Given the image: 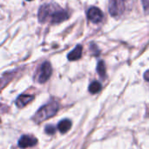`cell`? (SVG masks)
<instances>
[{
    "label": "cell",
    "instance_id": "cell-1",
    "mask_svg": "<svg viewBox=\"0 0 149 149\" xmlns=\"http://www.w3.org/2000/svg\"><path fill=\"white\" fill-rule=\"evenodd\" d=\"M68 17L69 15L65 10L50 4L43 5L38 11V19L40 22H45L50 19L52 23L57 24L66 20Z\"/></svg>",
    "mask_w": 149,
    "mask_h": 149
},
{
    "label": "cell",
    "instance_id": "cell-2",
    "mask_svg": "<svg viewBox=\"0 0 149 149\" xmlns=\"http://www.w3.org/2000/svg\"><path fill=\"white\" fill-rule=\"evenodd\" d=\"M58 104L55 101H52L49 104L41 107L37 112L33 119L37 124L41 123V122L52 118V116H54L56 114V112H58Z\"/></svg>",
    "mask_w": 149,
    "mask_h": 149
},
{
    "label": "cell",
    "instance_id": "cell-3",
    "mask_svg": "<svg viewBox=\"0 0 149 149\" xmlns=\"http://www.w3.org/2000/svg\"><path fill=\"white\" fill-rule=\"evenodd\" d=\"M52 68L50 62L45 61L41 65L39 72H38V82L41 83H45L50 78V76H52Z\"/></svg>",
    "mask_w": 149,
    "mask_h": 149
},
{
    "label": "cell",
    "instance_id": "cell-4",
    "mask_svg": "<svg viewBox=\"0 0 149 149\" xmlns=\"http://www.w3.org/2000/svg\"><path fill=\"white\" fill-rule=\"evenodd\" d=\"M123 0H109V12L113 17L120 16L124 11Z\"/></svg>",
    "mask_w": 149,
    "mask_h": 149
},
{
    "label": "cell",
    "instance_id": "cell-5",
    "mask_svg": "<svg viewBox=\"0 0 149 149\" xmlns=\"http://www.w3.org/2000/svg\"><path fill=\"white\" fill-rule=\"evenodd\" d=\"M88 19L95 24H98L103 19V13L98 7H91L87 11Z\"/></svg>",
    "mask_w": 149,
    "mask_h": 149
},
{
    "label": "cell",
    "instance_id": "cell-6",
    "mask_svg": "<svg viewBox=\"0 0 149 149\" xmlns=\"http://www.w3.org/2000/svg\"><path fill=\"white\" fill-rule=\"evenodd\" d=\"M38 143V141L36 138L29 135H23L19 141H18V147L21 148H26L35 146Z\"/></svg>",
    "mask_w": 149,
    "mask_h": 149
},
{
    "label": "cell",
    "instance_id": "cell-7",
    "mask_svg": "<svg viewBox=\"0 0 149 149\" xmlns=\"http://www.w3.org/2000/svg\"><path fill=\"white\" fill-rule=\"evenodd\" d=\"M34 99V97L31 95H21L16 100V105L18 108H23L28 104H30Z\"/></svg>",
    "mask_w": 149,
    "mask_h": 149
},
{
    "label": "cell",
    "instance_id": "cell-8",
    "mask_svg": "<svg viewBox=\"0 0 149 149\" xmlns=\"http://www.w3.org/2000/svg\"><path fill=\"white\" fill-rule=\"evenodd\" d=\"M82 55V47L80 45H78L72 52H70L67 55V58L69 61H77L79 60Z\"/></svg>",
    "mask_w": 149,
    "mask_h": 149
},
{
    "label": "cell",
    "instance_id": "cell-9",
    "mask_svg": "<svg viewBox=\"0 0 149 149\" xmlns=\"http://www.w3.org/2000/svg\"><path fill=\"white\" fill-rule=\"evenodd\" d=\"M72 126V122L69 119H63L58 125V129L61 133H65L70 130Z\"/></svg>",
    "mask_w": 149,
    "mask_h": 149
},
{
    "label": "cell",
    "instance_id": "cell-10",
    "mask_svg": "<svg viewBox=\"0 0 149 149\" xmlns=\"http://www.w3.org/2000/svg\"><path fill=\"white\" fill-rule=\"evenodd\" d=\"M97 71H98V74L101 77H103V78L106 77V75H107V68H106V64H105L104 61H100L98 62Z\"/></svg>",
    "mask_w": 149,
    "mask_h": 149
},
{
    "label": "cell",
    "instance_id": "cell-11",
    "mask_svg": "<svg viewBox=\"0 0 149 149\" xmlns=\"http://www.w3.org/2000/svg\"><path fill=\"white\" fill-rule=\"evenodd\" d=\"M88 90L92 94H96V93H98V92H100L101 90V84L98 81H94V82L91 83V84L89 85Z\"/></svg>",
    "mask_w": 149,
    "mask_h": 149
},
{
    "label": "cell",
    "instance_id": "cell-12",
    "mask_svg": "<svg viewBox=\"0 0 149 149\" xmlns=\"http://www.w3.org/2000/svg\"><path fill=\"white\" fill-rule=\"evenodd\" d=\"M45 133H47V134H50V135H52V134H54L55 133V132H56V129H55V127L53 126H47L46 127H45Z\"/></svg>",
    "mask_w": 149,
    "mask_h": 149
},
{
    "label": "cell",
    "instance_id": "cell-13",
    "mask_svg": "<svg viewBox=\"0 0 149 149\" xmlns=\"http://www.w3.org/2000/svg\"><path fill=\"white\" fill-rule=\"evenodd\" d=\"M142 2V5H143V9L146 14L149 13V0H141Z\"/></svg>",
    "mask_w": 149,
    "mask_h": 149
},
{
    "label": "cell",
    "instance_id": "cell-14",
    "mask_svg": "<svg viewBox=\"0 0 149 149\" xmlns=\"http://www.w3.org/2000/svg\"><path fill=\"white\" fill-rule=\"evenodd\" d=\"M144 78H145L146 81L149 82V70H148L147 72H145V74H144Z\"/></svg>",
    "mask_w": 149,
    "mask_h": 149
},
{
    "label": "cell",
    "instance_id": "cell-15",
    "mask_svg": "<svg viewBox=\"0 0 149 149\" xmlns=\"http://www.w3.org/2000/svg\"><path fill=\"white\" fill-rule=\"evenodd\" d=\"M27 1H32V0H27Z\"/></svg>",
    "mask_w": 149,
    "mask_h": 149
}]
</instances>
